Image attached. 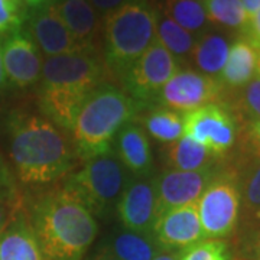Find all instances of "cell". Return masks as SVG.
<instances>
[{
	"instance_id": "7402d4cb",
	"label": "cell",
	"mask_w": 260,
	"mask_h": 260,
	"mask_svg": "<svg viewBox=\"0 0 260 260\" xmlns=\"http://www.w3.org/2000/svg\"><path fill=\"white\" fill-rule=\"evenodd\" d=\"M106 247L119 260H153L160 251L158 243L149 234L130 230L114 234Z\"/></svg>"
},
{
	"instance_id": "d6986e66",
	"label": "cell",
	"mask_w": 260,
	"mask_h": 260,
	"mask_svg": "<svg viewBox=\"0 0 260 260\" xmlns=\"http://www.w3.org/2000/svg\"><path fill=\"white\" fill-rule=\"evenodd\" d=\"M117 158L121 165L136 175H145L152 168V152L148 135L135 123H127L117 133Z\"/></svg>"
},
{
	"instance_id": "d590c367",
	"label": "cell",
	"mask_w": 260,
	"mask_h": 260,
	"mask_svg": "<svg viewBox=\"0 0 260 260\" xmlns=\"http://www.w3.org/2000/svg\"><path fill=\"white\" fill-rule=\"evenodd\" d=\"M240 221H242L243 234H244V233L260 232V207L259 208H256L253 213L242 217Z\"/></svg>"
},
{
	"instance_id": "44dd1931",
	"label": "cell",
	"mask_w": 260,
	"mask_h": 260,
	"mask_svg": "<svg viewBox=\"0 0 260 260\" xmlns=\"http://www.w3.org/2000/svg\"><path fill=\"white\" fill-rule=\"evenodd\" d=\"M229 51L230 44L227 38L218 32L208 30L195 41L194 49L189 56L201 74L218 78L227 61Z\"/></svg>"
},
{
	"instance_id": "277c9868",
	"label": "cell",
	"mask_w": 260,
	"mask_h": 260,
	"mask_svg": "<svg viewBox=\"0 0 260 260\" xmlns=\"http://www.w3.org/2000/svg\"><path fill=\"white\" fill-rule=\"evenodd\" d=\"M138 102L116 85H99L84 102L73 124L75 152L83 160L112 152L123 126L135 117Z\"/></svg>"
},
{
	"instance_id": "4316f807",
	"label": "cell",
	"mask_w": 260,
	"mask_h": 260,
	"mask_svg": "<svg viewBox=\"0 0 260 260\" xmlns=\"http://www.w3.org/2000/svg\"><path fill=\"white\" fill-rule=\"evenodd\" d=\"M208 22L218 28L243 30L247 15L240 0H203Z\"/></svg>"
},
{
	"instance_id": "5b68a950",
	"label": "cell",
	"mask_w": 260,
	"mask_h": 260,
	"mask_svg": "<svg viewBox=\"0 0 260 260\" xmlns=\"http://www.w3.org/2000/svg\"><path fill=\"white\" fill-rule=\"evenodd\" d=\"M158 12L149 0H129L119 9L103 16L102 34L106 62L119 74L156 41Z\"/></svg>"
},
{
	"instance_id": "d4e9b609",
	"label": "cell",
	"mask_w": 260,
	"mask_h": 260,
	"mask_svg": "<svg viewBox=\"0 0 260 260\" xmlns=\"http://www.w3.org/2000/svg\"><path fill=\"white\" fill-rule=\"evenodd\" d=\"M145 129L159 143H174L184 136L182 114L167 107H159L149 112L143 119Z\"/></svg>"
},
{
	"instance_id": "f546056e",
	"label": "cell",
	"mask_w": 260,
	"mask_h": 260,
	"mask_svg": "<svg viewBox=\"0 0 260 260\" xmlns=\"http://www.w3.org/2000/svg\"><path fill=\"white\" fill-rule=\"evenodd\" d=\"M179 260H232V254L223 240L204 239L182 250Z\"/></svg>"
},
{
	"instance_id": "e575fe53",
	"label": "cell",
	"mask_w": 260,
	"mask_h": 260,
	"mask_svg": "<svg viewBox=\"0 0 260 260\" xmlns=\"http://www.w3.org/2000/svg\"><path fill=\"white\" fill-rule=\"evenodd\" d=\"M88 2L91 3V6L97 10L99 15H102L103 18V16L112 13L113 10L119 9L120 6L127 3L129 0H88Z\"/></svg>"
},
{
	"instance_id": "5bb4252c",
	"label": "cell",
	"mask_w": 260,
	"mask_h": 260,
	"mask_svg": "<svg viewBox=\"0 0 260 260\" xmlns=\"http://www.w3.org/2000/svg\"><path fill=\"white\" fill-rule=\"evenodd\" d=\"M116 208L126 230L149 234L158 218L155 179H136L127 184Z\"/></svg>"
},
{
	"instance_id": "60d3db41",
	"label": "cell",
	"mask_w": 260,
	"mask_h": 260,
	"mask_svg": "<svg viewBox=\"0 0 260 260\" xmlns=\"http://www.w3.org/2000/svg\"><path fill=\"white\" fill-rule=\"evenodd\" d=\"M153 260H179V256L172 251H159Z\"/></svg>"
},
{
	"instance_id": "4fadbf2b",
	"label": "cell",
	"mask_w": 260,
	"mask_h": 260,
	"mask_svg": "<svg viewBox=\"0 0 260 260\" xmlns=\"http://www.w3.org/2000/svg\"><path fill=\"white\" fill-rule=\"evenodd\" d=\"M6 77L19 88H26L41 80L42 55L35 41L22 30L12 32L2 45Z\"/></svg>"
},
{
	"instance_id": "7c38bea8",
	"label": "cell",
	"mask_w": 260,
	"mask_h": 260,
	"mask_svg": "<svg viewBox=\"0 0 260 260\" xmlns=\"http://www.w3.org/2000/svg\"><path fill=\"white\" fill-rule=\"evenodd\" d=\"M152 232L159 247L168 251L185 250L205 239L197 203L177 207L160 214Z\"/></svg>"
},
{
	"instance_id": "b9f144b4",
	"label": "cell",
	"mask_w": 260,
	"mask_h": 260,
	"mask_svg": "<svg viewBox=\"0 0 260 260\" xmlns=\"http://www.w3.org/2000/svg\"><path fill=\"white\" fill-rule=\"evenodd\" d=\"M22 2H23V3H25L26 6H30V8H34V2H35V0H22Z\"/></svg>"
},
{
	"instance_id": "2e32d148",
	"label": "cell",
	"mask_w": 260,
	"mask_h": 260,
	"mask_svg": "<svg viewBox=\"0 0 260 260\" xmlns=\"http://www.w3.org/2000/svg\"><path fill=\"white\" fill-rule=\"evenodd\" d=\"M54 8L65 26L85 49L93 51L94 41L102 32V20L88 0H54Z\"/></svg>"
},
{
	"instance_id": "8992f818",
	"label": "cell",
	"mask_w": 260,
	"mask_h": 260,
	"mask_svg": "<svg viewBox=\"0 0 260 260\" xmlns=\"http://www.w3.org/2000/svg\"><path fill=\"white\" fill-rule=\"evenodd\" d=\"M65 186L74 191L93 214L109 213L127 186L126 168L112 152L85 160Z\"/></svg>"
},
{
	"instance_id": "8fae6325",
	"label": "cell",
	"mask_w": 260,
	"mask_h": 260,
	"mask_svg": "<svg viewBox=\"0 0 260 260\" xmlns=\"http://www.w3.org/2000/svg\"><path fill=\"white\" fill-rule=\"evenodd\" d=\"M220 168H210L204 171L184 172L167 169L155 179L156 185V215L168 210L197 203L208 184L218 174Z\"/></svg>"
},
{
	"instance_id": "4dcf8cb0",
	"label": "cell",
	"mask_w": 260,
	"mask_h": 260,
	"mask_svg": "<svg viewBox=\"0 0 260 260\" xmlns=\"http://www.w3.org/2000/svg\"><path fill=\"white\" fill-rule=\"evenodd\" d=\"M240 159L237 167L254 159H260V120L239 130Z\"/></svg>"
},
{
	"instance_id": "7a4b0ae2",
	"label": "cell",
	"mask_w": 260,
	"mask_h": 260,
	"mask_svg": "<svg viewBox=\"0 0 260 260\" xmlns=\"http://www.w3.org/2000/svg\"><path fill=\"white\" fill-rule=\"evenodd\" d=\"M30 213L32 229L48 260H81L99 232L94 214L65 185L39 197Z\"/></svg>"
},
{
	"instance_id": "836d02e7",
	"label": "cell",
	"mask_w": 260,
	"mask_h": 260,
	"mask_svg": "<svg viewBox=\"0 0 260 260\" xmlns=\"http://www.w3.org/2000/svg\"><path fill=\"white\" fill-rule=\"evenodd\" d=\"M242 32L244 35L243 38H246L250 44L260 49V10L247 19V23Z\"/></svg>"
},
{
	"instance_id": "603a6c76",
	"label": "cell",
	"mask_w": 260,
	"mask_h": 260,
	"mask_svg": "<svg viewBox=\"0 0 260 260\" xmlns=\"http://www.w3.org/2000/svg\"><path fill=\"white\" fill-rule=\"evenodd\" d=\"M164 13L194 37L204 35L210 28L203 0H165Z\"/></svg>"
},
{
	"instance_id": "74e56055",
	"label": "cell",
	"mask_w": 260,
	"mask_h": 260,
	"mask_svg": "<svg viewBox=\"0 0 260 260\" xmlns=\"http://www.w3.org/2000/svg\"><path fill=\"white\" fill-rule=\"evenodd\" d=\"M8 84V77L5 71V64H3V52H2V44H0V91L6 87Z\"/></svg>"
},
{
	"instance_id": "9c48e42d",
	"label": "cell",
	"mask_w": 260,
	"mask_h": 260,
	"mask_svg": "<svg viewBox=\"0 0 260 260\" xmlns=\"http://www.w3.org/2000/svg\"><path fill=\"white\" fill-rule=\"evenodd\" d=\"M225 90L218 78L197 73L194 70H178L158 93L164 107L175 112H191L211 103H223Z\"/></svg>"
},
{
	"instance_id": "f1b7e54d",
	"label": "cell",
	"mask_w": 260,
	"mask_h": 260,
	"mask_svg": "<svg viewBox=\"0 0 260 260\" xmlns=\"http://www.w3.org/2000/svg\"><path fill=\"white\" fill-rule=\"evenodd\" d=\"M26 211V203L15 179L0 182V236Z\"/></svg>"
},
{
	"instance_id": "f35d334b",
	"label": "cell",
	"mask_w": 260,
	"mask_h": 260,
	"mask_svg": "<svg viewBox=\"0 0 260 260\" xmlns=\"http://www.w3.org/2000/svg\"><path fill=\"white\" fill-rule=\"evenodd\" d=\"M93 260H119L114 254H113L112 251L109 250L106 246L104 247H102L100 250H99V253L95 254V257H94Z\"/></svg>"
},
{
	"instance_id": "8d00e7d4",
	"label": "cell",
	"mask_w": 260,
	"mask_h": 260,
	"mask_svg": "<svg viewBox=\"0 0 260 260\" xmlns=\"http://www.w3.org/2000/svg\"><path fill=\"white\" fill-rule=\"evenodd\" d=\"M240 2L247 18H251L254 13H257L260 10V0H240Z\"/></svg>"
},
{
	"instance_id": "7bdbcfd3",
	"label": "cell",
	"mask_w": 260,
	"mask_h": 260,
	"mask_svg": "<svg viewBox=\"0 0 260 260\" xmlns=\"http://www.w3.org/2000/svg\"><path fill=\"white\" fill-rule=\"evenodd\" d=\"M257 75L260 77V49H259V59H257Z\"/></svg>"
},
{
	"instance_id": "ba28073f",
	"label": "cell",
	"mask_w": 260,
	"mask_h": 260,
	"mask_svg": "<svg viewBox=\"0 0 260 260\" xmlns=\"http://www.w3.org/2000/svg\"><path fill=\"white\" fill-rule=\"evenodd\" d=\"M184 136L203 145L220 160L234 148L239 126L224 103H211L182 114Z\"/></svg>"
},
{
	"instance_id": "ffe728a7",
	"label": "cell",
	"mask_w": 260,
	"mask_h": 260,
	"mask_svg": "<svg viewBox=\"0 0 260 260\" xmlns=\"http://www.w3.org/2000/svg\"><path fill=\"white\" fill-rule=\"evenodd\" d=\"M164 152H165L167 168L172 171H184V172L204 171V169L218 167V162H221L203 145L185 136H182L174 143L167 145Z\"/></svg>"
},
{
	"instance_id": "83f0119b",
	"label": "cell",
	"mask_w": 260,
	"mask_h": 260,
	"mask_svg": "<svg viewBox=\"0 0 260 260\" xmlns=\"http://www.w3.org/2000/svg\"><path fill=\"white\" fill-rule=\"evenodd\" d=\"M232 169L236 172L242 197V218L260 207V159Z\"/></svg>"
},
{
	"instance_id": "52a82bcc",
	"label": "cell",
	"mask_w": 260,
	"mask_h": 260,
	"mask_svg": "<svg viewBox=\"0 0 260 260\" xmlns=\"http://www.w3.org/2000/svg\"><path fill=\"white\" fill-rule=\"evenodd\" d=\"M197 210L205 239H224L240 223L242 197L236 172L220 169L204 192L197 200Z\"/></svg>"
},
{
	"instance_id": "9a60e30c",
	"label": "cell",
	"mask_w": 260,
	"mask_h": 260,
	"mask_svg": "<svg viewBox=\"0 0 260 260\" xmlns=\"http://www.w3.org/2000/svg\"><path fill=\"white\" fill-rule=\"evenodd\" d=\"M29 30L32 39L47 58L85 51L65 26L52 2L34 13L29 22Z\"/></svg>"
},
{
	"instance_id": "3957f363",
	"label": "cell",
	"mask_w": 260,
	"mask_h": 260,
	"mask_svg": "<svg viewBox=\"0 0 260 260\" xmlns=\"http://www.w3.org/2000/svg\"><path fill=\"white\" fill-rule=\"evenodd\" d=\"M103 77L104 68L93 51L48 56L41 73V110L54 124L71 130L81 106Z\"/></svg>"
},
{
	"instance_id": "ac0fdd59",
	"label": "cell",
	"mask_w": 260,
	"mask_h": 260,
	"mask_svg": "<svg viewBox=\"0 0 260 260\" xmlns=\"http://www.w3.org/2000/svg\"><path fill=\"white\" fill-rule=\"evenodd\" d=\"M0 260H48L32 229L28 213L20 215L0 236Z\"/></svg>"
},
{
	"instance_id": "ab89813d",
	"label": "cell",
	"mask_w": 260,
	"mask_h": 260,
	"mask_svg": "<svg viewBox=\"0 0 260 260\" xmlns=\"http://www.w3.org/2000/svg\"><path fill=\"white\" fill-rule=\"evenodd\" d=\"M9 179H13V178H12V174L9 172L8 167L5 165V162H3L2 156H0V182H3V181H9Z\"/></svg>"
},
{
	"instance_id": "6da1fadb",
	"label": "cell",
	"mask_w": 260,
	"mask_h": 260,
	"mask_svg": "<svg viewBox=\"0 0 260 260\" xmlns=\"http://www.w3.org/2000/svg\"><path fill=\"white\" fill-rule=\"evenodd\" d=\"M9 155L18 179L25 185H48L64 177L74 162V150L49 119L15 113L8 123Z\"/></svg>"
},
{
	"instance_id": "d6a6232c",
	"label": "cell",
	"mask_w": 260,
	"mask_h": 260,
	"mask_svg": "<svg viewBox=\"0 0 260 260\" xmlns=\"http://www.w3.org/2000/svg\"><path fill=\"white\" fill-rule=\"evenodd\" d=\"M242 250L244 260H260V232L244 233Z\"/></svg>"
},
{
	"instance_id": "1f68e13d",
	"label": "cell",
	"mask_w": 260,
	"mask_h": 260,
	"mask_svg": "<svg viewBox=\"0 0 260 260\" xmlns=\"http://www.w3.org/2000/svg\"><path fill=\"white\" fill-rule=\"evenodd\" d=\"M22 0H0V35L15 32L23 22Z\"/></svg>"
},
{
	"instance_id": "484cf974",
	"label": "cell",
	"mask_w": 260,
	"mask_h": 260,
	"mask_svg": "<svg viewBox=\"0 0 260 260\" xmlns=\"http://www.w3.org/2000/svg\"><path fill=\"white\" fill-rule=\"evenodd\" d=\"M156 41L175 58H186L191 55L197 39L162 12L158 13Z\"/></svg>"
},
{
	"instance_id": "e0dca14e",
	"label": "cell",
	"mask_w": 260,
	"mask_h": 260,
	"mask_svg": "<svg viewBox=\"0 0 260 260\" xmlns=\"http://www.w3.org/2000/svg\"><path fill=\"white\" fill-rule=\"evenodd\" d=\"M257 59L259 49L246 38L233 42L223 71L218 75L224 90H239L257 77Z\"/></svg>"
},
{
	"instance_id": "30bf717a",
	"label": "cell",
	"mask_w": 260,
	"mask_h": 260,
	"mask_svg": "<svg viewBox=\"0 0 260 260\" xmlns=\"http://www.w3.org/2000/svg\"><path fill=\"white\" fill-rule=\"evenodd\" d=\"M179 70L177 58L155 41L124 74V87L135 102L158 95Z\"/></svg>"
},
{
	"instance_id": "cb8c5ba5",
	"label": "cell",
	"mask_w": 260,
	"mask_h": 260,
	"mask_svg": "<svg viewBox=\"0 0 260 260\" xmlns=\"http://www.w3.org/2000/svg\"><path fill=\"white\" fill-rule=\"evenodd\" d=\"M230 102L224 103L232 112L239 130L260 120V77L233 91Z\"/></svg>"
}]
</instances>
